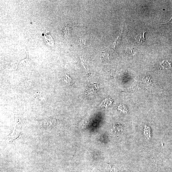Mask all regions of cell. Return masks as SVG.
<instances>
[{
    "label": "cell",
    "mask_w": 172,
    "mask_h": 172,
    "mask_svg": "<svg viewBox=\"0 0 172 172\" xmlns=\"http://www.w3.org/2000/svg\"><path fill=\"white\" fill-rule=\"evenodd\" d=\"M43 38L44 41L46 44L51 46H54V43L53 39L51 36L49 32H45Z\"/></svg>",
    "instance_id": "obj_1"
},
{
    "label": "cell",
    "mask_w": 172,
    "mask_h": 172,
    "mask_svg": "<svg viewBox=\"0 0 172 172\" xmlns=\"http://www.w3.org/2000/svg\"><path fill=\"white\" fill-rule=\"evenodd\" d=\"M146 32V31H144L141 34H138L135 36V39L138 43H141L142 42H146L145 39L144 37L145 34Z\"/></svg>",
    "instance_id": "obj_2"
},
{
    "label": "cell",
    "mask_w": 172,
    "mask_h": 172,
    "mask_svg": "<svg viewBox=\"0 0 172 172\" xmlns=\"http://www.w3.org/2000/svg\"><path fill=\"white\" fill-rule=\"evenodd\" d=\"M65 31H63V32H64V35H65V37L68 35H70V28H69L68 26H67V25H66V26L65 27Z\"/></svg>",
    "instance_id": "obj_4"
},
{
    "label": "cell",
    "mask_w": 172,
    "mask_h": 172,
    "mask_svg": "<svg viewBox=\"0 0 172 172\" xmlns=\"http://www.w3.org/2000/svg\"><path fill=\"white\" fill-rule=\"evenodd\" d=\"M144 133L145 136L147 137L148 139L150 140L151 139V133L149 128L147 127H146V128H145Z\"/></svg>",
    "instance_id": "obj_3"
}]
</instances>
